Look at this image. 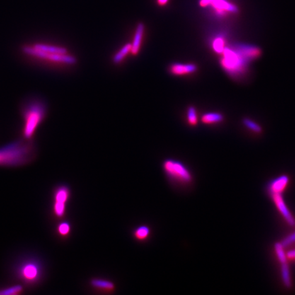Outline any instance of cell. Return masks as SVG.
<instances>
[{"instance_id": "12", "label": "cell", "mask_w": 295, "mask_h": 295, "mask_svg": "<svg viewBox=\"0 0 295 295\" xmlns=\"http://www.w3.org/2000/svg\"><path fill=\"white\" fill-rule=\"evenodd\" d=\"M90 286L94 289L103 292H111L115 289V285L112 281L100 278H93L90 281Z\"/></svg>"}, {"instance_id": "23", "label": "cell", "mask_w": 295, "mask_h": 295, "mask_svg": "<svg viewBox=\"0 0 295 295\" xmlns=\"http://www.w3.org/2000/svg\"><path fill=\"white\" fill-rule=\"evenodd\" d=\"M187 119L189 124L195 126L197 123V113L196 109L194 107H190L187 112Z\"/></svg>"}, {"instance_id": "14", "label": "cell", "mask_w": 295, "mask_h": 295, "mask_svg": "<svg viewBox=\"0 0 295 295\" xmlns=\"http://www.w3.org/2000/svg\"><path fill=\"white\" fill-rule=\"evenodd\" d=\"M144 33V25L143 23H139L136 28V34H135L134 41L131 44V53L133 55H137L140 49L141 40H142L143 35Z\"/></svg>"}, {"instance_id": "6", "label": "cell", "mask_w": 295, "mask_h": 295, "mask_svg": "<svg viewBox=\"0 0 295 295\" xmlns=\"http://www.w3.org/2000/svg\"><path fill=\"white\" fill-rule=\"evenodd\" d=\"M69 186H57L53 192L52 213L56 219H62L66 216L67 204L71 198Z\"/></svg>"}, {"instance_id": "25", "label": "cell", "mask_w": 295, "mask_h": 295, "mask_svg": "<svg viewBox=\"0 0 295 295\" xmlns=\"http://www.w3.org/2000/svg\"><path fill=\"white\" fill-rule=\"evenodd\" d=\"M211 1V0H199V5L202 7H206V6H209Z\"/></svg>"}, {"instance_id": "16", "label": "cell", "mask_w": 295, "mask_h": 295, "mask_svg": "<svg viewBox=\"0 0 295 295\" xmlns=\"http://www.w3.org/2000/svg\"><path fill=\"white\" fill-rule=\"evenodd\" d=\"M24 292L23 285L18 284L0 289V295H19Z\"/></svg>"}, {"instance_id": "9", "label": "cell", "mask_w": 295, "mask_h": 295, "mask_svg": "<svg viewBox=\"0 0 295 295\" xmlns=\"http://www.w3.org/2000/svg\"><path fill=\"white\" fill-rule=\"evenodd\" d=\"M291 178L287 175H282L269 180L265 186L267 195L272 194H284L289 186Z\"/></svg>"}, {"instance_id": "3", "label": "cell", "mask_w": 295, "mask_h": 295, "mask_svg": "<svg viewBox=\"0 0 295 295\" xmlns=\"http://www.w3.org/2000/svg\"><path fill=\"white\" fill-rule=\"evenodd\" d=\"M21 138L33 140L39 128L43 123L47 114L48 105L44 98L32 97L23 101L21 109Z\"/></svg>"}, {"instance_id": "19", "label": "cell", "mask_w": 295, "mask_h": 295, "mask_svg": "<svg viewBox=\"0 0 295 295\" xmlns=\"http://www.w3.org/2000/svg\"><path fill=\"white\" fill-rule=\"evenodd\" d=\"M129 52H131V44L129 43L125 45L116 54L114 58V62L115 63H120L122 62V59L128 55Z\"/></svg>"}, {"instance_id": "7", "label": "cell", "mask_w": 295, "mask_h": 295, "mask_svg": "<svg viewBox=\"0 0 295 295\" xmlns=\"http://www.w3.org/2000/svg\"><path fill=\"white\" fill-rule=\"evenodd\" d=\"M163 167L165 173L175 181L182 185H187L192 182V174L180 162L172 159L166 160L163 163Z\"/></svg>"}, {"instance_id": "24", "label": "cell", "mask_w": 295, "mask_h": 295, "mask_svg": "<svg viewBox=\"0 0 295 295\" xmlns=\"http://www.w3.org/2000/svg\"><path fill=\"white\" fill-rule=\"evenodd\" d=\"M287 256L290 262H295V247L289 249L287 252Z\"/></svg>"}, {"instance_id": "11", "label": "cell", "mask_w": 295, "mask_h": 295, "mask_svg": "<svg viewBox=\"0 0 295 295\" xmlns=\"http://www.w3.org/2000/svg\"><path fill=\"white\" fill-rule=\"evenodd\" d=\"M290 262H281L280 264L281 279L284 287L288 290L292 289L293 286V278H292Z\"/></svg>"}, {"instance_id": "2", "label": "cell", "mask_w": 295, "mask_h": 295, "mask_svg": "<svg viewBox=\"0 0 295 295\" xmlns=\"http://www.w3.org/2000/svg\"><path fill=\"white\" fill-rule=\"evenodd\" d=\"M221 64L230 76L238 78L246 73L249 64L261 54L260 49L250 44H236L226 47L223 52Z\"/></svg>"}, {"instance_id": "13", "label": "cell", "mask_w": 295, "mask_h": 295, "mask_svg": "<svg viewBox=\"0 0 295 295\" xmlns=\"http://www.w3.org/2000/svg\"><path fill=\"white\" fill-rule=\"evenodd\" d=\"M197 69L194 64H175L170 67V72L175 76H184L196 72Z\"/></svg>"}, {"instance_id": "10", "label": "cell", "mask_w": 295, "mask_h": 295, "mask_svg": "<svg viewBox=\"0 0 295 295\" xmlns=\"http://www.w3.org/2000/svg\"><path fill=\"white\" fill-rule=\"evenodd\" d=\"M209 6H211L219 16L226 15V13H237L238 8L236 5L230 2L228 0H211Z\"/></svg>"}, {"instance_id": "21", "label": "cell", "mask_w": 295, "mask_h": 295, "mask_svg": "<svg viewBox=\"0 0 295 295\" xmlns=\"http://www.w3.org/2000/svg\"><path fill=\"white\" fill-rule=\"evenodd\" d=\"M213 48L217 54H222L223 51L226 48L224 39L221 37H218L215 39L214 41L213 42Z\"/></svg>"}, {"instance_id": "8", "label": "cell", "mask_w": 295, "mask_h": 295, "mask_svg": "<svg viewBox=\"0 0 295 295\" xmlns=\"http://www.w3.org/2000/svg\"><path fill=\"white\" fill-rule=\"evenodd\" d=\"M268 196L272 200L276 209L277 210L278 212L282 216L286 223L288 226L294 228L295 227V217L285 202L283 194H272Z\"/></svg>"}, {"instance_id": "1", "label": "cell", "mask_w": 295, "mask_h": 295, "mask_svg": "<svg viewBox=\"0 0 295 295\" xmlns=\"http://www.w3.org/2000/svg\"><path fill=\"white\" fill-rule=\"evenodd\" d=\"M21 51L28 59L51 67H66L74 65L77 62L76 58L60 44L32 42L22 45Z\"/></svg>"}, {"instance_id": "26", "label": "cell", "mask_w": 295, "mask_h": 295, "mask_svg": "<svg viewBox=\"0 0 295 295\" xmlns=\"http://www.w3.org/2000/svg\"><path fill=\"white\" fill-rule=\"evenodd\" d=\"M168 1L169 0H157L158 4L160 6H163V5L166 4Z\"/></svg>"}, {"instance_id": "22", "label": "cell", "mask_w": 295, "mask_h": 295, "mask_svg": "<svg viewBox=\"0 0 295 295\" xmlns=\"http://www.w3.org/2000/svg\"><path fill=\"white\" fill-rule=\"evenodd\" d=\"M280 242L286 250L293 248L295 245V231L284 237Z\"/></svg>"}, {"instance_id": "20", "label": "cell", "mask_w": 295, "mask_h": 295, "mask_svg": "<svg viewBox=\"0 0 295 295\" xmlns=\"http://www.w3.org/2000/svg\"><path fill=\"white\" fill-rule=\"evenodd\" d=\"M244 125L250 129V130L254 131V132L256 133V134H260L262 133V127L257 124L256 122L254 121L251 120L250 118H244L243 120Z\"/></svg>"}, {"instance_id": "4", "label": "cell", "mask_w": 295, "mask_h": 295, "mask_svg": "<svg viewBox=\"0 0 295 295\" xmlns=\"http://www.w3.org/2000/svg\"><path fill=\"white\" fill-rule=\"evenodd\" d=\"M36 157L33 140L18 139L0 147V167L16 168L31 163Z\"/></svg>"}, {"instance_id": "17", "label": "cell", "mask_w": 295, "mask_h": 295, "mask_svg": "<svg viewBox=\"0 0 295 295\" xmlns=\"http://www.w3.org/2000/svg\"><path fill=\"white\" fill-rule=\"evenodd\" d=\"M222 114L216 112H210L204 114L202 118V122L205 124L218 123L223 120Z\"/></svg>"}, {"instance_id": "5", "label": "cell", "mask_w": 295, "mask_h": 295, "mask_svg": "<svg viewBox=\"0 0 295 295\" xmlns=\"http://www.w3.org/2000/svg\"><path fill=\"white\" fill-rule=\"evenodd\" d=\"M43 263L38 257H28L15 264L14 274L23 284L33 286L42 280L45 274Z\"/></svg>"}, {"instance_id": "18", "label": "cell", "mask_w": 295, "mask_h": 295, "mask_svg": "<svg viewBox=\"0 0 295 295\" xmlns=\"http://www.w3.org/2000/svg\"><path fill=\"white\" fill-rule=\"evenodd\" d=\"M150 233H151V230L148 226H141L138 227L137 229L135 230L134 235L136 239L144 240L147 239Z\"/></svg>"}, {"instance_id": "15", "label": "cell", "mask_w": 295, "mask_h": 295, "mask_svg": "<svg viewBox=\"0 0 295 295\" xmlns=\"http://www.w3.org/2000/svg\"><path fill=\"white\" fill-rule=\"evenodd\" d=\"M71 225L68 221H61L56 227V233L62 238H67L71 233Z\"/></svg>"}]
</instances>
